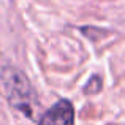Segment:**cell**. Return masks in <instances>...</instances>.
Returning a JSON list of instances; mask_svg holds the SVG:
<instances>
[{"mask_svg":"<svg viewBox=\"0 0 125 125\" xmlns=\"http://www.w3.org/2000/svg\"><path fill=\"white\" fill-rule=\"evenodd\" d=\"M3 90L8 103L25 117H33L38 108V97L29 78L14 67H3L0 71Z\"/></svg>","mask_w":125,"mask_h":125,"instance_id":"6da1fadb","label":"cell"},{"mask_svg":"<svg viewBox=\"0 0 125 125\" xmlns=\"http://www.w3.org/2000/svg\"><path fill=\"white\" fill-rule=\"evenodd\" d=\"M38 125H74V108L70 100H59L40 119Z\"/></svg>","mask_w":125,"mask_h":125,"instance_id":"7a4b0ae2","label":"cell"},{"mask_svg":"<svg viewBox=\"0 0 125 125\" xmlns=\"http://www.w3.org/2000/svg\"><path fill=\"white\" fill-rule=\"evenodd\" d=\"M101 87H103V81H101V78L100 76H94L90 81H89V84L85 85V89H84V92L85 94H90V95H94V94H98V92L101 90Z\"/></svg>","mask_w":125,"mask_h":125,"instance_id":"3957f363","label":"cell"}]
</instances>
